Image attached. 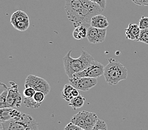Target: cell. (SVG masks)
<instances>
[{"label": "cell", "mask_w": 148, "mask_h": 130, "mask_svg": "<svg viewBox=\"0 0 148 130\" xmlns=\"http://www.w3.org/2000/svg\"><path fill=\"white\" fill-rule=\"evenodd\" d=\"M8 94V90H6L0 93V108H6L7 97Z\"/></svg>", "instance_id": "22"}, {"label": "cell", "mask_w": 148, "mask_h": 130, "mask_svg": "<svg viewBox=\"0 0 148 130\" xmlns=\"http://www.w3.org/2000/svg\"><path fill=\"white\" fill-rule=\"evenodd\" d=\"M82 130H86V129H82Z\"/></svg>", "instance_id": "31"}, {"label": "cell", "mask_w": 148, "mask_h": 130, "mask_svg": "<svg viewBox=\"0 0 148 130\" xmlns=\"http://www.w3.org/2000/svg\"><path fill=\"white\" fill-rule=\"evenodd\" d=\"M84 0H65V10L68 19L73 24L79 16Z\"/></svg>", "instance_id": "9"}, {"label": "cell", "mask_w": 148, "mask_h": 130, "mask_svg": "<svg viewBox=\"0 0 148 130\" xmlns=\"http://www.w3.org/2000/svg\"><path fill=\"white\" fill-rule=\"evenodd\" d=\"M90 24L91 26L100 29H107L109 26V23L108 20L104 15L101 14L94 16L91 20Z\"/></svg>", "instance_id": "14"}, {"label": "cell", "mask_w": 148, "mask_h": 130, "mask_svg": "<svg viewBox=\"0 0 148 130\" xmlns=\"http://www.w3.org/2000/svg\"><path fill=\"white\" fill-rule=\"evenodd\" d=\"M105 66L101 63L95 60L91 64L83 71L74 74L73 78H82V77H90L97 78L103 75Z\"/></svg>", "instance_id": "8"}, {"label": "cell", "mask_w": 148, "mask_h": 130, "mask_svg": "<svg viewBox=\"0 0 148 130\" xmlns=\"http://www.w3.org/2000/svg\"><path fill=\"white\" fill-rule=\"evenodd\" d=\"M69 83L76 89L87 91L97 85V79L90 77L69 78Z\"/></svg>", "instance_id": "11"}, {"label": "cell", "mask_w": 148, "mask_h": 130, "mask_svg": "<svg viewBox=\"0 0 148 130\" xmlns=\"http://www.w3.org/2000/svg\"><path fill=\"white\" fill-rule=\"evenodd\" d=\"M98 119V118L96 114L84 110L73 115L70 122L77 125L82 129L91 130L96 124Z\"/></svg>", "instance_id": "5"}, {"label": "cell", "mask_w": 148, "mask_h": 130, "mask_svg": "<svg viewBox=\"0 0 148 130\" xmlns=\"http://www.w3.org/2000/svg\"><path fill=\"white\" fill-rule=\"evenodd\" d=\"M135 4L139 6H148V0H132Z\"/></svg>", "instance_id": "28"}, {"label": "cell", "mask_w": 148, "mask_h": 130, "mask_svg": "<svg viewBox=\"0 0 148 130\" xmlns=\"http://www.w3.org/2000/svg\"><path fill=\"white\" fill-rule=\"evenodd\" d=\"M8 90V88L7 87V86L5 85V84L1 83H0V93L3 92V91Z\"/></svg>", "instance_id": "29"}, {"label": "cell", "mask_w": 148, "mask_h": 130, "mask_svg": "<svg viewBox=\"0 0 148 130\" xmlns=\"http://www.w3.org/2000/svg\"><path fill=\"white\" fill-rule=\"evenodd\" d=\"M75 88L71 84H66V85H64V88L62 90V93H61V95L62 98L68 102H70L71 100L73 99V97L72 96V91L73 89Z\"/></svg>", "instance_id": "16"}, {"label": "cell", "mask_w": 148, "mask_h": 130, "mask_svg": "<svg viewBox=\"0 0 148 130\" xmlns=\"http://www.w3.org/2000/svg\"><path fill=\"white\" fill-rule=\"evenodd\" d=\"M87 32V28L83 25H80L75 27V29L73 33V36L75 39L77 40H80L86 37Z\"/></svg>", "instance_id": "15"}, {"label": "cell", "mask_w": 148, "mask_h": 130, "mask_svg": "<svg viewBox=\"0 0 148 130\" xmlns=\"http://www.w3.org/2000/svg\"><path fill=\"white\" fill-rule=\"evenodd\" d=\"M89 1L97 3V4L99 5L103 9H105V7H106L107 0H89Z\"/></svg>", "instance_id": "27"}, {"label": "cell", "mask_w": 148, "mask_h": 130, "mask_svg": "<svg viewBox=\"0 0 148 130\" xmlns=\"http://www.w3.org/2000/svg\"><path fill=\"white\" fill-rule=\"evenodd\" d=\"M127 69L122 63L113 58H108V63L105 66L103 76L110 85H115L127 78Z\"/></svg>", "instance_id": "2"}, {"label": "cell", "mask_w": 148, "mask_h": 130, "mask_svg": "<svg viewBox=\"0 0 148 130\" xmlns=\"http://www.w3.org/2000/svg\"><path fill=\"white\" fill-rule=\"evenodd\" d=\"M140 33V29L137 24H129L125 29L126 38L130 40L138 41Z\"/></svg>", "instance_id": "13"}, {"label": "cell", "mask_w": 148, "mask_h": 130, "mask_svg": "<svg viewBox=\"0 0 148 130\" xmlns=\"http://www.w3.org/2000/svg\"><path fill=\"white\" fill-rule=\"evenodd\" d=\"M107 125L103 120L98 119L91 130H107Z\"/></svg>", "instance_id": "20"}, {"label": "cell", "mask_w": 148, "mask_h": 130, "mask_svg": "<svg viewBox=\"0 0 148 130\" xmlns=\"http://www.w3.org/2000/svg\"><path fill=\"white\" fill-rule=\"evenodd\" d=\"M139 26L140 30L148 28V17L143 16L139 20Z\"/></svg>", "instance_id": "25"}, {"label": "cell", "mask_w": 148, "mask_h": 130, "mask_svg": "<svg viewBox=\"0 0 148 130\" xmlns=\"http://www.w3.org/2000/svg\"><path fill=\"white\" fill-rule=\"evenodd\" d=\"M23 103L28 108H38L40 106V105L42 104L38 103L34 99V97L32 98H24L23 99Z\"/></svg>", "instance_id": "19"}, {"label": "cell", "mask_w": 148, "mask_h": 130, "mask_svg": "<svg viewBox=\"0 0 148 130\" xmlns=\"http://www.w3.org/2000/svg\"><path fill=\"white\" fill-rule=\"evenodd\" d=\"M71 53L72 50H69L63 58L65 73L69 78H73L74 74L83 71L95 61L92 56L84 50L82 51L77 58H72Z\"/></svg>", "instance_id": "1"}, {"label": "cell", "mask_w": 148, "mask_h": 130, "mask_svg": "<svg viewBox=\"0 0 148 130\" xmlns=\"http://www.w3.org/2000/svg\"><path fill=\"white\" fill-rule=\"evenodd\" d=\"M10 84L12 86L8 88L6 108H20L22 104V97L19 92L18 86L13 82H10Z\"/></svg>", "instance_id": "10"}, {"label": "cell", "mask_w": 148, "mask_h": 130, "mask_svg": "<svg viewBox=\"0 0 148 130\" xmlns=\"http://www.w3.org/2000/svg\"><path fill=\"white\" fill-rule=\"evenodd\" d=\"M103 9L97 3L90 1L89 0H84L83 5L79 16L73 24L75 27H77L83 24H90L92 18L97 15H100L103 11Z\"/></svg>", "instance_id": "4"}, {"label": "cell", "mask_w": 148, "mask_h": 130, "mask_svg": "<svg viewBox=\"0 0 148 130\" xmlns=\"http://www.w3.org/2000/svg\"><path fill=\"white\" fill-rule=\"evenodd\" d=\"M107 30L100 29L93 26L88 28L86 38L89 43L91 44H98L103 42L106 38Z\"/></svg>", "instance_id": "12"}, {"label": "cell", "mask_w": 148, "mask_h": 130, "mask_svg": "<svg viewBox=\"0 0 148 130\" xmlns=\"http://www.w3.org/2000/svg\"><path fill=\"white\" fill-rule=\"evenodd\" d=\"M36 91L31 87L25 88V89L23 91V96L25 98H32L34 94H36Z\"/></svg>", "instance_id": "24"}, {"label": "cell", "mask_w": 148, "mask_h": 130, "mask_svg": "<svg viewBox=\"0 0 148 130\" xmlns=\"http://www.w3.org/2000/svg\"><path fill=\"white\" fill-rule=\"evenodd\" d=\"M82 128H80L79 126L71 122H70L69 124L67 125L64 128V130H82Z\"/></svg>", "instance_id": "26"}, {"label": "cell", "mask_w": 148, "mask_h": 130, "mask_svg": "<svg viewBox=\"0 0 148 130\" xmlns=\"http://www.w3.org/2000/svg\"><path fill=\"white\" fill-rule=\"evenodd\" d=\"M1 130H39L37 122L30 115L22 113L20 117L1 122Z\"/></svg>", "instance_id": "3"}, {"label": "cell", "mask_w": 148, "mask_h": 130, "mask_svg": "<svg viewBox=\"0 0 148 130\" xmlns=\"http://www.w3.org/2000/svg\"><path fill=\"white\" fill-rule=\"evenodd\" d=\"M45 96H46V95H45L44 93L40 92V91H36V94H35L34 96V99L36 100V101L37 102V103L42 104V102L45 100Z\"/></svg>", "instance_id": "23"}, {"label": "cell", "mask_w": 148, "mask_h": 130, "mask_svg": "<svg viewBox=\"0 0 148 130\" xmlns=\"http://www.w3.org/2000/svg\"><path fill=\"white\" fill-rule=\"evenodd\" d=\"M10 23L15 30L25 31L30 26V21L27 14L22 10H18L13 13L10 18Z\"/></svg>", "instance_id": "7"}, {"label": "cell", "mask_w": 148, "mask_h": 130, "mask_svg": "<svg viewBox=\"0 0 148 130\" xmlns=\"http://www.w3.org/2000/svg\"><path fill=\"white\" fill-rule=\"evenodd\" d=\"M25 87H31L36 91H40L47 95L51 91V86L45 79L37 76L29 75L25 83Z\"/></svg>", "instance_id": "6"}, {"label": "cell", "mask_w": 148, "mask_h": 130, "mask_svg": "<svg viewBox=\"0 0 148 130\" xmlns=\"http://www.w3.org/2000/svg\"><path fill=\"white\" fill-rule=\"evenodd\" d=\"M71 94H72V96H73V98L76 97V96H79V95L78 90L76 89L75 88H74V89H73V90L72 91V93H71Z\"/></svg>", "instance_id": "30"}, {"label": "cell", "mask_w": 148, "mask_h": 130, "mask_svg": "<svg viewBox=\"0 0 148 130\" xmlns=\"http://www.w3.org/2000/svg\"><path fill=\"white\" fill-rule=\"evenodd\" d=\"M138 41L148 44V28L140 30Z\"/></svg>", "instance_id": "21"}, {"label": "cell", "mask_w": 148, "mask_h": 130, "mask_svg": "<svg viewBox=\"0 0 148 130\" xmlns=\"http://www.w3.org/2000/svg\"><path fill=\"white\" fill-rule=\"evenodd\" d=\"M84 101H85V98H83L82 95L79 94V96L73 98L71 101L69 102V105L73 108L74 110H76V109H78L83 106Z\"/></svg>", "instance_id": "17"}, {"label": "cell", "mask_w": 148, "mask_h": 130, "mask_svg": "<svg viewBox=\"0 0 148 130\" xmlns=\"http://www.w3.org/2000/svg\"><path fill=\"white\" fill-rule=\"evenodd\" d=\"M12 108H3L0 109V118L1 122H5L12 119V117L10 115Z\"/></svg>", "instance_id": "18"}]
</instances>
